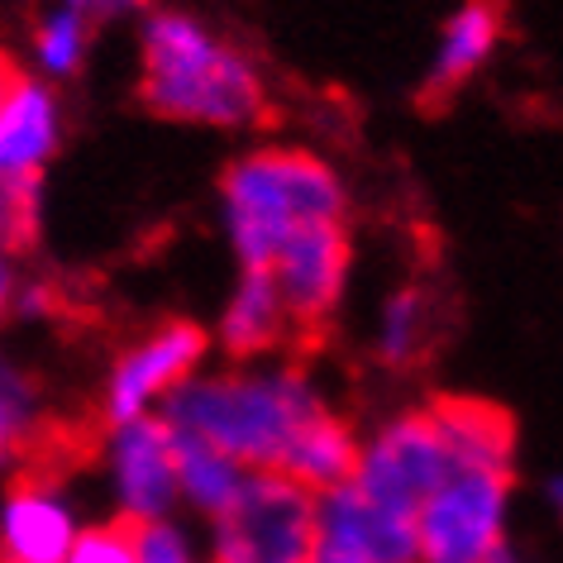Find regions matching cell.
I'll use <instances>...</instances> for the list:
<instances>
[{
	"mask_svg": "<svg viewBox=\"0 0 563 563\" xmlns=\"http://www.w3.org/2000/svg\"><path fill=\"white\" fill-rule=\"evenodd\" d=\"M139 101L163 120H196V124H267L273 101L263 77L244 53L216 44L201 24L187 15L148 20L144 30V81Z\"/></svg>",
	"mask_w": 563,
	"mask_h": 563,
	"instance_id": "cell-1",
	"label": "cell"
},
{
	"mask_svg": "<svg viewBox=\"0 0 563 563\" xmlns=\"http://www.w3.org/2000/svg\"><path fill=\"white\" fill-rule=\"evenodd\" d=\"M311 416H320V401L306 387L301 368H291L277 377H210V383L181 387L167 426L191 430L196 440H206L234 463L277 473L287 444Z\"/></svg>",
	"mask_w": 563,
	"mask_h": 563,
	"instance_id": "cell-2",
	"label": "cell"
},
{
	"mask_svg": "<svg viewBox=\"0 0 563 563\" xmlns=\"http://www.w3.org/2000/svg\"><path fill=\"white\" fill-rule=\"evenodd\" d=\"M224 201L244 267H273L287 234L344 216L340 177L301 148H263L234 163L224 173Z\"/></svg>",
	"mask_w": 563,
	"mask_h": 563,
	"instance_id": "cell-3",
	"label": "cell"
},
{
	"mask_svg": "<svg viewBox=\"0 0 563 563\" xmlns=\"http://www.w3.org/2000/svg\"><path fill=\"white\" fill-rule=\"evenodd\" d=\"M320 506L316 492L287 473H253L220 511L216 563H316Z\"/></svg>",
	"mask_w": 563,
	"mask_h": 563,
	"instance_id": "cell-4",
	"label": "cell"
},
{
	"mask_svg": "<svg viewBox=\"0 0 563 563\" xmlns=\"http://www.w3.org/2000/svg\"><path fill=\"white\" fill-rule=\"evenodd\" d=\"M506 492H511L506 468L454 463L416 511V554L426 563H487L501 544Z\"/></svg>",
	"mask_w": 563,
	"mask_h": 563,
	"instance_id": "cell-5",
	"label": "cell"
},
{
	"mask_svg": "<svg viewBox=\"0 0 563 563\" xmlns=\"http://www.w3.org/2000/svg\"><path fill=\"white\" fill-rule=\"evenodd\" d=\"M273 287L287 311V330L301 358H311L320 344L330 340L334 325V306L344 291V273H349V234L340 220L325 224H301L297 234H287V244L273 258Z\"/></svg>",
	"mask_w": 563,
	"mask_h": 563,
	"instance_id": "cell-6",
	"label": "cell"
},
{
	"mask_svg": "<svg viewBox=\"0 0 563 563\" xmlns=\"http://www.w3.org/2000/svg\"><path fill=\"white\" fill-rule=\"evenodd\" d=\"M449 449L434 430L430 411H411L391 426L368 459H358V477L354 487L368 497L373 506H383L391 516L416 520L420 501L449 477Z\"/></svg>",
	"mask_w": 563,
	"mask_h": 563,
	"instance_id": "cell-7",
	"label": "cell"
},
{
	"mask_svg": "<svg viewBox=\"0 0 563 563\" xmlns=\"http://www.w3.org/2000/svg\"><path fill=\"white\" fill-rule=\"evenodd\" d=\"M201 349H206V330L191 325V320H167V325H158L144 344H134L130 354L115 363V377H110V391H106V420H115V426L139 420L158 391L181 383V377L196 368Z\"/></svg>",
	"mask_w": 563,
	"mask_h": 563,
	"instance_id": "cell-8",
	"label": "cell"
},
{
	"mask_svg": "<svg viewBox=\"0 0 563 563\" xmlns=\"http://www.w3.org/2000/svg\"><path fill=\"white\" fill-rule=\"evenodd\" d=\"M320 544L354 563H411L416 520L383 511L354 483H344L320 506Z\"/></svg>",
	"mask_w": 563,
	"mask_h": 563,
	"instance_id": "cell-9",
	"label": "cell"
},
{
	"mask_svg": "<svg viewBox=\"0 0 563 563\" xmlns=\"http://www.w3.org/2000/svg\"><path fill=\"white\" fill-rule=\"evenodd\" d=\"M430 420L449 449V463L463 468H506L511 473L516 454V420L506 406L483 401V397H434Z\"/></svg>",
	"mask_w": 563,
	"mask_h": 563,
	"instance_id": "cell-10",
	"label": "cell"
},
{
	"mask_svg": "<svg viewBox=\"0 0 563 563\" xmlns=\"http://www.w3.org/2000/svg\"><path fill=\"white\" fill-rule=\"evenodd\" d=\"M501 30H506V0H468V5L459 10L444 34L440 63H434V73L426 77V87L416 96L420 115H440V110L454 101L459 87L477 73V63H483L492 44L501 38Z\"/></svg>",
	"mask_w": 563,
	"mask_h": 563,
	"instance_id": "cell-11",
	"label": "cell"
},
{
	"mask_svg": "<svg viewBox=\"0 0 563 563\" xmlns=\"http://www.w3.org/2000/svg\"><path fill=\"white\" fill-rule=\"evenodd\" d=\"M120 463V492L130 501V516L158 520L177 497V473H173V430L167 420H130L115 444Z\"/></svg>",
	"mask_w": 563,
	"mask_h": 563,
	"instance_id": "cell-12",
	"label": "cell"
},
{
	"mask_svg": "<svg viewBox=\"0 0 563 563\" xmlns=\"http://www.w3.org/2000/svg\"><path fill=\"white\" fill-rule=\"evenodd\" d=\"M67 549H73V520L53 487L15 477L5 526H0V563H67Z\"/></svg>",
	"mask_w": 563,
	"mask_h": 563,
	"instance_id": "cell-13",
	"label": "cell"
},
{
	"mask_svg": "<svg viewBox=\"0 0 563 563\" xmlns=\"http://www.w3.org/2000/svg\"><path fill=\"white\" fill-rule=\"evenodd\" d=\"M444 334H449L444 291L434 287L430 277L406 282L397 297L387 301V316H383V363L387 368L411 373L420 363L434 358V349L444 344Z\"/></svg>",
	"mask_w": 563,
	"mask_h": 563,
	"instance_id": "cell-14",
	"label": "cell"
},
{
	"mask_svg": "<svg viewBox=\"0 0 563 563\" xmlns=\"http://www.w3.org/2000/svg\"><path fill=\"white\" fill-rule=\"evenodd\" d=\"M53 144H58V106L38 81L20 77V87L0 101V177H38Z\"/></svg>",
	"mask_w": 563,
	"mask_h": 563,
	"instance_id": "cell-15",
	"label": "cell"
},
{
	"mask_svg": "<svg viewBox=\"0 0 563 563\" xmlns=\"http://www.w3.org/2000/svg\"><path fill=\"white\" fill-rule=\"evenodd\" d=\"M291 483H301L306 492H334L344 483L358 477V444H354V430L344 420H334L330 411L311 416L306 426L297 430V440L287 444V459L282 468Z\"/></svg>",
	"mask_w": 563,
	"mask_h": 563,
	"instance_id": "cell-16",
	"label": "cell"
},
{
	"mask_svg": "<svg viewBox=\"0 0 563 563\" xmlns=\"http://www.w3.org/2000/svg\"><path fill=\"white\" fill-rule=\"evenodd\" d=\"M287 340H291V330H287L282 297L273 287V273H267V267H249L234 306L224 311V349H230L234 358H253V354H267V349H277Z\"/></svg>",
	"mask_w": 563,
	"mask_h": 563,
	"instance_id": "cell-17",
	"label": "cell"
},
{
	"mask_svg": "<svg viewBox=\"0 0 563 563\" xmlns=\"http://www.w3.org/2000/svg\"><path fill=\"white\" fill-rule=\"evenodd\" d=\"M173 430V473H177V487H187L191 492V501L201 506V511L210 516H220L224 506L234 501V492H239V463L234 459H224L220 449H210L206 440H196L191 430H177V426H167Z\"/></svg>",
	"mask_w": 563,
	"mask_h": 563,
	"instance_id": "cell-18",
	"label": "cell"
},
{
	"mask_svg": "<svg viewBox=\"0 0 563 563\" xmlns=\"http://www.w3.org/2000/svg\"><path fill=\"white\" fill-rule=\"evenodd\" d=\"M144 526L148 520H139L124 511L120 520H110V526H96L87 530L81 540H73L67 549V563H139V540H144Z\"/></svg>",
	"mask_w": 563,
	"mask_h": 563,
	"instance_id": "cell-19",
	"label": "cell"
},
{
	"mask_svg": "<svg viewBox=\"0 0 563 563\" xmlns=\"http://www.w3.org/2000/svg\"><path fill=\"white\" fill-rule=\"evenodd\" d=\"M38 53L53 73H67L81 53V15H53L44 30H38Z\"/></svg>",
	"mask_w": 563,
	"mask_h": 563,
	"instance_id": "cell-20",
	"label": "cell"
},
{
	"mask_svg": "<svg viewBox=\"0 0 563 563\" xmlns=\"http://www.w3.org/2000/svg\"><path fill=\"white\" fill-rule=\"evenodd\" d=\"M30 426V406H24V391L15 383H0V454H10L15 440Z\"/></svg>",
	"mask_w": 563,
	"mask_h": 563,
	"instance_id": "cell-21",
	"label": "cell"
},
{
	"mask_svg": "<svg viewBox=\"0 0 563 563\" xmlns=\"http://www.w3.org/2000/svg\"><path fill=\"white\" fill-rule=\"evenodd\" d=\"M20 77H24V67H20L15 58H10L5 48H0V101H5V96L20 87Z\"/></svg>",
	"mask_w": 563,
	"mask_h": 563,
	"instance_id": "cell-22",
	"label": "cell"
},
{
	"mask_svg": "<svg viewBox=\"0 0 563 563\" xmlns=\"http://www.w3.org/2000/svg\"><path fill=\"white\" fill-rule=\"evenodd\" d=\"M134 5H144V0H87V10H96V15H120V10Z\"/></svg>",
	"mask_w": 563,
	"mask_h": 563,
	"instance_id": "cell-23",
	"label": "cell"
},
{
	"mask_svg": "<svg viewBox=\"0 0 563 563\" xmlns=\"http://www.w3.org/2000/svg\"><path fill=\"white\" fill-rule=\"evenodd\" d=\"M5 301H10V263H5V253H0V311H5Z\"/></svg>",
	"mask_w": 563,
	"mask_h": 563,
	"instance_id": "cell-24",
	"label": "cell"
},
{
	"mask_svg": "<svg viewBox=\"0 0 563 563\" xmlns=\"http://www.w3.org/2000/svg\"><path fill=\"white\" fill-rule=\"evenodd\" d=\"M316 563H354V559H344V554H334V549H325V544H320V554H316Z\"/></svg>",
	"mask_w": 563,
	"mask_h": 563,
	"instance_id": "cell-25",
	"label": "cell"
},
{
	"mask_svg": "<svg viewBox=\"0 0 563 563\" xmlns=\"http://www.w3.org/2000/svg\"><path fill=\"white\" fill-rule=\"evenodd\" d=\"M487 563H511V554H501V549H497V554H492Z\"/></svg>",
	"mask_w": 563,
	"mask_h": 563,
	"instance_id": "cell-26",
	"label": "cell"
},
{
	"mask_svg": "<svg viewBox=\"0 0 563 563\" xmlns=\"http://www.w3.org/2000/svg\"><path fill=\"white\" fill-rule=\"evenodd\" d=\"M67 5H87V0H67Z\"/></svg>",
	"mask_w": 563,
	"mask_h": 563,
	"instance_id": "cell-27",
	"label": "cell"
}]
</instances>
